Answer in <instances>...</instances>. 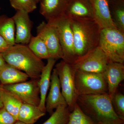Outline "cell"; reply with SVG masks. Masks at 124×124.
<instances>
[{
    "mask_svg": "<svg viewBox=\"0 0 124 124\" xmlns=\"http://www.w3.org/2000/svg\"><path fill=\"white\" fill-rule=\"evenodd\" d=\"M77 103L86 115L98 124H121L108 94L79 95Z\"/></svg>",
    "mask_w": 124,
    "mask_h": 124,
    "instance_id": "obj_1",
    "label": "cell"
},
{
    "mask_svg": "<svg viewBox=\"0 0 124 124\" xmlns=\"http://www.w3.org/2000/svg\"><path fill=\"white\" fill-rule=\"evenodd\" d=\"M16 28L13 18L6 15L0 16V35L10 46L15 44Z\"/></svg>",
    "mask_w": 124,
    "mask_h": 124,
    "instance_id": "obj_20",
    "label": "cell"
},
{
    "mask_svg": "<svg viewBox=\"0 0 124 124\" xmlns=\"http://www.w3.org/2000/svg\"><path fill=\"white\" fill-rule=\"evenodd\" d=\"M27 12L17 10L12 17L15 25V44L28 45L32 35L33 22Z\"/></svg>",
    "mask_w": 124,
    "mask_h": 124,
    "instance_id": "obj_11",
    "label": "cell"
},
{
    "mask_svg": "<svg viewBox=\"0 0 124 124\" xmlns=\"http://www.w3.org/2000/svg\"><path fill=\"white\" fill-rule=\"evenodd\" d=\"M55 69L58 76L62 94L71 112L78 96L75 84L76 70L72 64L62 60L55 65Z\"/></svg>",
    "mask_w": 124,
    "mask_h": 124,
    "instance_id": "obj_6",
    "label": "cell"
},
{
    "mask_svg": "<svg viewBox=\"0 0 124 124\" xmlns=\"http://www.w3.org/2000/svg\"><path fill=\"white\" fill-rule=\"evenodd\" d=\"M70 20L77 58L99 46L101 29L94 20Z\"/></svg>",
    "mask_w": 124,
    "mask_h": 124,
    "instance_id": "obj_3",
    "label": "cell"
},
{
    "mask_svg": "<svg viewBox=\"0 0 124 124\" xmlns=\"http://www.w3.org/2000/svg\"><path fill=\"white\" fill-rule=\"evenodd\" d=\"M68 105L62 94L58 76L55 68L51 73L49 92L46 100V112L51 115L58 107Z\"/></svg>",
    "mask_w": 124,
    "mask_h": 124,
    "instance_id": "obj_13",
    "label": "cell"
},
{
    "mask_svg": "<svg viewBox=\"0 0 124 124\" xmlns=\"http://www.w3.org/2000/svg\"><path fill=\"white\" fill-rule=\"evenodd\" d=\"M56 60V59L52 58H49L47 59V63L45 65L41 72L38 81L40 98V104L38 107L45 113L46 112V100L48 90L50 86L51 73Z\"/></svg>",
    "mask_w": 124,
    "mask_h": 124,
    "instance_id": "obj_17",
    "label": "cell"
},
{
    "mask_svg": "<svg viewBox=\"0 0 124 124\" xmlns=\"http://www.w3.org/2000/svg\"><path fill=\"white\" fill-rule=\"evenodd\" d=\"M14 124H26V123H24V122H22L20 121L17 120Z\"/></svg>",
    "mask_w": 124,
    "mask_h": 124,
    "instance_id": "obj_32",
    "label": "cell"
},
{
    "mask_svg": "<svg viewBox=\"0 0 124 124\" xmlns=\"http://www.w3.org/2000/svg\"><path fill=\"white\" fill-rule=\"evenodd\" d=\"M37 35L43 40L48 50L50 58L56 60L63 57L57 28L50 23L42 22L36 28Z\"/></svg>",
    "mask_w": 124,
    "mask_h": 124,
    "instance_id": "obj_10",
    "label": "cell"
},
{
    "mask_svg": "<svg viewBox=\"0 0 124 124\" xmlns=\"http://www.w3.org/2000/svg\"><path fill=\"white\" fill-rule=\"evenodd\" d=\"M1 53H0V68L6 63Z\"/></svg>",
    "mask_w": 124,
    "mask_h": 124,
    "instance_id": "obj_30",
    "label": "cell"
},
{
    "mask_svg": "<svg viewBox=\"0 0 124 124\" xmlns=\"http://www.w3.org/2000/svg\"><path fill=\"white\" fill-rule=\"evenodd\" d=\"M99 46L110 60L124 63V32L116 28L101 29Z\"/></svg>",
    "mask_w": 124,
    "mask_h": 124,
    "instance_id": "obj_4",
    "label": "cell"
},
{
    "mask_svg": "<svg viewBox=\"0 0 124 124\" xmlns=\"http://www.w3.org/2000/svg\"><path fill=\"white\" fill-rule=\"evenodd\" d=\"M64 15L71 20H94L90 0H69Z\"/></svg>",
    "mask_w": 124,
    "mask_h": 124,
    "instance_id": "obj_12",
    "label": "cell"
},
{
    "mask_svg": "<svg viewBox=\"0 0 124 124\" xmlns=\"http://www.w3.org/2000/svg\"><path fill=\"white\" fill-rule=\"evenodd\" d=\"M47 22L54 25L57 30L63 54L62 60L72 64L77 58L74 51L73 32L70 19L64 14Z\"/></svg>",
    "mask_w": 124,
    "mask_h": 124,
    "instance_id": "obj_7",
    "label": "cell"
},
{
    "mask_svg": "<svg viewBox=\"0 0 124 124\" xmlns=\"http://www.w3.org/2000/svg\"><path fill=\"white\" fill-rule=\"evenodd\" d=\"M29 78L26 73L6 63L0 68V83L2 85L24 82Z\"/></svg>",
    "mask_w": 124,
    "mask_h": 124,
    "instance_id": "obj_18",
    "label": "cell"
},
{
    "mask_svg": "<svg viewBox=\"0 0 124 124\" xmlns=\"http://www.w3.org/2000/svg\"><path fill=\"white\" fill-rule=\"evenodd\" d=\"M39 80L31 79L14 84L2 85V87L16 95L23 103L38 106L40 101Z\"/></svg>",
    "mask_w": 124,
    "mask_h": 124,
    "instance_id": "obj_9",
    "label": "cell"
},
{
    "mask_svg": "<svg viewBox=\"0 0 124 124\" xmlns=\"http://www.w3.org/2000/svg\"><path fill=\"white\" fill-rule=\"evenodd\" d=\"M1 98L3 107L17 120L19 111L23 103L11 92L1 88Z\"/></svg>",
    "mask_w": 124,
    "mask_h": 124,
    "instance_id": "obj_21",
    "label": "cell"
},
{
    "mask_svg": "<svg viewBox=\"0 0 124 124\" xmlns=\"http://www.w3.org/2000/svg\"><path fill=\"white\" fill-rule=\"evenodd\" d=\"M113 108L116 114L124 120V95L120 93H116L112 99Z\"/></svg>",
    "mask_w": 124,
    "mask_h": 124,
    "instance_id": "obj_27",
    "label": "cell"
},
{
    "mask_svg": "<svg viewBox=\"0 0 124 124\" xmlns=\"http://www.w3.org/2000/svg\"><path fill=\"white\" fill-rule=\"evenodd\" d=\"M17 120L4 107L0 109V124H14Z\"/></svg>",
    "mask_w": 124,
    "mask_h": 124,
    "instance_id": "obj_28",
    "label": "cell"
},
{
    "mask_svg": "<svg viewBox=\"0 0 124 124\" xmlns=\"http://www.w3.org/2000/svg\"><path fill=\"white\" fill-rule=\"evenodd\" d=\"M75 84L78 96L108 94L107 84L103 73L76 71Z\"/></svg>",
    "mask_w": 124,
    "mask_h": 124,
    "instance_id": "obj_5",
    "label": "cell"
},
{
    "mask_svg": "<svg viewBox=\"0 0 124 124\" xmlns=\"http://www.w3.org/2000/svg\"><path fill=\"white\" fill-rule=\"evenodd\" d=\"M2 85L0 83V109L3 108V105L2 104V98H1V88Z\"/></svg>",
    "mask_w": 124,
    "mask_h": 124,
    "instance_id": "obj_31",
    "label": "cell"
},
{
    "mask_svg": "<svg viewBox=\"0 0 124 124\" xmlns=\"http://www.w3.org/2000/svg\"><path fill=\"white\" fill-rule=\"evenodd\" d=\"M70 112L68 105H61L55 109L49 118L42 124H67Z\"/></svg>",
    "mask_w": 124,
    "mask_h": 124,
    "instance_id": "obj_24",
    "label": "cell"
},
{
    "mask_svg": "<svg viewBox=\"0 0 124 124\" xmlns=\"http://www.w3.org/2000/svg\"><path fill=\"white\" fill-rule=\"evenodd\" d=\"M46 115L38 106L23 103L19 111L17 120L28 124H34Z\"/></svg>",
    "mask_w": 124,
    "mask_h": 124,
    "instance_id": "obj_19",
    "label": "cell"
},
{
    "mask_svg": "<svg viewBox=\"0 0 124 124\" xmlns=\"http://www.w3.org/2000/svg\"><path fill=\"white\" fill-rule=\"evenodd\" d=\"M69 0H40L39 13L47 22L64 14Z\"/></svg>",
    "mask_w": 124,
    "mask_h": 124,
    "instance_id": "obj_16",
    "label": "cell"
},
{
    "mask_svg": "<svg viewBox=\"0 0 124 124\" xmlns=\"http://www.w3.org/2000/svg\"><path fill=\"white\" fill-rule=\"evenodd\" d=\"M0 9H1V7H0Z\"/></svg>",
    "mask_w": 124,
    "mask_h": 124,
    "instance_id": "obj_34",
    "label": "cell"
},
{
    "mask_svg": "<svg viewBox=\"0 0 124 124\" xmlns=\"http://www.w3.org/2000/svg\"><path fill=\"white\" fill-rule=\"evenodd\" d=\"M10 4L16 10H23L28 13L37 8L36 0H10Z\"/></svg>",
    "mask_w": 124,
    "mask_h": 124,
    "instance_id": "obj_26",
    "label": "cell"
},
{
    "mask_svg": "<svg viewBox=\"0 0 124 124\" xmlns=\"http://www.w3.org/2000/svg\"><path fill=\"white\" fill-rule=\"evenodd\" d=\"M90 1L94 19L101 29L116 28L111 16L108 0H90Z\"/></svg>",
    "mask_w": 124,
    "mask_h": 124,
    "instance_id": "obj_15",
    "label": "cell"
},
{
    "mask_svg": "<svg viewBox=\"0 0 124 124\" xmlns=\"http://www.w3.org/2000/svg\"><path fill=\"white\" fill-rule=\"evenodd\" d=\"M112 18L116 27L124 32V0H108Z\"/></svg>",
    "mask_w": 124,
    "mask_h": 124,
    "instance_id": "obj_22",
    "label": "cell"
},
{
    "mask_svg": "<svg viewBox=\"0 0 124 124\" xmlns=\"http://www.w3.org/2000/svg\"><path fill=\"white\" fill-rule=\"evenodd\" d=\"M36 0L37 3H38V2H40V0Z\"/></svg>",
    "mask_w": 124,
    "mask_h": 124,
    "instance_id": "obj_33",
    "label": "cell"
},
{
    "mask_svg": "<svg viewBox=\"0 0 124 124\" xmlns=\"http://www.w3.org/2000/svg\"><path fill=\"white\" fill-rule=\"evenodd\" d=\"M1 54L7 64L26 73L31 79H39L44 63L27 45L15 44Z\"/></svg>",
    "mask_w": 124,
    "mask_h": 124,
    "instance_id": "obj_2",
    "label": "cell"
},
{
    "mask_svg": "<svg viewBox=\"0 0 124 124\" xmlns=\"http://www.w3.org/2000/svg\"></svg>",
    "mask_w": 124,
    "mask_h": 124,
    "instance_id": "obj_35",
    "label": "cell"
},
{
    "mask_svg": "<svg viewBox=\"0 0 124 124\" xmlns=\"http://www.w3.org/2000/svg\"><path fill=\"white\" fill-rule=\"evenodd\" d=\"M10 46L4 38L0 35V53H2L6 51Z\"/></svg>",
    "mask_w": 124,
    "mask_h": 124,
    "instance_id": "obj_29",
    "label": "cell"
},
{
    "mask_svg": "<svg viewBox=\"0 0 124 124\" xmlns=\"http://www.w3.org/2000/svg\"><path fill=\"white\" fill-rule=\"evenodd\" d=\"M103 74L107 84L108 94L112 100L120 83L124 80V63L110 60Z\"/></svg>",
    "mask_w": 124,
    "mask_h": 124,
    "instance_id": "obj_14",
    "label": "cell"
},
{
    "mask_svg": "<svg viewBox=\"0 0 124 124\" xmlns=\"http://www.w3.org/2000/svg\"><path fill=\"white\" fill-rule=\"evenodd\" d=\"M67 124H98L81 109L77 103L70 112Z\"/></svg>",
    "mask_w": 124,
    "mask_h": 124,
    "instance_id": "obj_25",
    "label": "cell"
},
{
    "mask_svg": "<svg viewBox=\"0 0 124 124\" xmlns=\"http://www.w3.org/2000/svg\"><path fill=\"white\" fill-rule=\"evenodd\" d=\"M110 60L99 46L77 59L72 64L76 71L103 73Z\"/></svg>",
    "mask_w": 124,
    "mask_h": 124,
    "instance_id": "obj_8",
    "label": "cell"
},
{
    "mask_svg": "<svg viewBox=\"0 0 124 124\" xmlns=\"http://www.w3.org/2000/svg\"><path fill=\"white\" fill-rule=\"evenodd\" d=\"M33 54L40 59H48L50 55L46 45L38 36H32L27 45Z\"/></svg>",
    "mask_w": 124,
    "mask_h": 124,
    "instance_id": "obj_23",
    "label": "cell"
}]
</instances>
